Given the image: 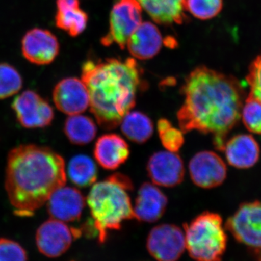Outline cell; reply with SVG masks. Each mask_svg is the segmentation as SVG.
<instances>
[{"instance_id":"19","label":"cell","mask_w":261,"mask_h":261,"mask_svg":"<svg viewBox=\"0 0 261 261\" xmlns=\"http://www.w3.org/2000/svg\"><path fill=\"white\" fill-rule=\"evenodd\" d=\"M163 38L159 29L150 22L141 23L128 39L126 47L134 58L148 60L161 50Z\"/></svg>"},{"instance_id":"6","label":"cell","mask_w":261,"mask_h":261,"mask_svg":"<svg viewBox=\"0 0 261 261\" xmlns=\"http://www.w3.org/2000/svg\"><path fill=\"white\" fill-rule=\"evenodd\" d=\"M226 228L243 244L256 261H261V202L242 204L227 220Z\"/></svg>"},{"instance_id":"28","label":"cell","mask_w":261,"mask_h":261,"mask_svg":"<svg viewBox=\"0 0 261 261\" xmlns=\"http://www.w3.org/2000/svg\"><path fill=\"white\" fill-rule=\"evenodd\" d=\"M222 8L223 0H185V9L201 20L214 18Z\"/></svg>"},{"instance_id":"29","label":"cell","mask_w":261,"mask_h":261,"mask_svg":"<svg viewBox=\"0 0 261 261\" xmlns=\"http://www.w3.org/2000/svg\"><path fill=\"white\" fill-rule=\"evenodd\" d=\"M27 260V252L20 244L8 239H0V261Z\"/></svg>"},{"instance_id":"13","label":"cell","mask_w":261,"mask_h":261,"mask_svg":"<svg viewBox=\"0 0 261 261\" xmlns=\"http://www.w3.org/2000/svg\"><path fill=\"white\" fill-rule=\"evenodd\" d=\"M147 171L157 186L173 187L183 181L185 169L181 158L176 152L159 151L149 158Z\"/></svg>"},{"instance_id":"8","label":"cell","mask_w":261,"mask_h":261,"mask_svg":"<svg viewBox=\"0 0 261 261\" xmlns=\"http://www.w3.org/2000/svg\"><path fill=\"white\" fill-rule=\"evenodd\" d=\"M147 249L158 261H177L186 249L183 230L173 224H161L151 230Z\"/></svg>"},{"instance_id":"26","label":"cell","mask_w":261,"mask_h":261,"mask_svg":"<svg viewBox=\"0 0 261 261\" xmlns=\"http://www.w3.org/2000/svg\"><path fill=\"white\" fill-rule=\"evenodd\" d=\"M159 138L164 148L171 152H176L185 143L184 132L175 128L168 120L161 118L158 122Z\"/></svg>"},{"instance_id":"15","label":"cell","mask_w":261,"mask_h":261,"mask_svg":"<svg viewBox=\"0 0 261 261\" xmlns=\"http://www.w3.org/2000/svg\"><path fill=\"white\" fill-rule=\"evenodd\" d=\"M48 213L51 219L73 222L80 219L85 207V199L74 187H60L47 200Z\"/></svg>"},{"instance_id":"7","label":"cell","mask_w":261,"mask_h":261,"mask_svg":"<svg viewBox=\"0 0 261 261\" xmlns=\"http://www.w3.org/2000/svg\"><path fill=\"white\" fill-rule=\"evenodd\" d=\"M142 7L137 0L117 2L111 10L109 31L101 39L102 45L108 47L116 44L124 49L130 36L142 23Z\"/></svg>"},{"instance_id":"21","label":"cell","mask_w":261,"mask_h":261,"mask_svg":"<svg viewBox=\"0 0 261 261\" xmlns=\"http://www.w3.org/2000/svg\"><path fill=\"white\" fill-rule=\"evenodd\" d=\"M156 23L181 24L186 18L185 0H137Z\"/></svg>"},{"instance_id":"30","label":"cell","mask_w":261,"mask_h":261,"mask_svg":"<svg viewBox=\"0 0 261 261\" xmlns=\"http://www.w3.org/2000/svg\"><path fill=\"white\" fill-rule=\"evenodd\" d=\"M246 80L250 85L249 94L261 100V55L250 63Z\"/></svg>"},{"instance_id":"16","label":"cell","mask_w":261,"mask_h":261,"mask_svg":"<svg viewBox=\"0 0 261 261\" xmlns=\"http://www.w3.org/2000/svg\"><path fill=\"white\" fill-rule=\"evenodd\" d=\"M167 205V197L157 185L145 182L137 193L133 206L134 218L141 222H156L164 214Z\"/></svg>"},{"instance_id":"22","label":"cell","mask_w":261,"mask_h":261,"mask_svg":"<svg viewBox=\"0 0 261 261\" xmlns=\"http://www.w3.org/2000/svg\"><path fill=\"white\" fill-rule=\"evenodd\" d=\"M120 125L123 135L135 143H145L153 135L154 125L152 120L140 111H130L127 113Z\"/></svg>"},{"instance_id":"27","label":"cell","mask_w":261,"mask_h":261,"mask_svg":"<svg viewBox=\"0 0 261 261\" xmlns=\"http://www.w3.org/2000/svg\"><path fill=\"white\" fill-rule=\"evenodd\" d=\"M241 118L252 133L261 135V100L248 94L242 108Z\"/></svg>"},{"instance_id":"14","label":"cell","mask_w":261,"mask_h":261,"mask_svg":"<svg viewBox=\"0 0 261 261\" xmlns=\"http://www.w3.org/2000/svg\"><path fill=\"white\" fill-rule=\"evenodd\" d=\"M57 108L65 114H82L89 108L88 90L83 81L69 77L58 82L53 90Z\"/></svg>"},{"instance_id":"12","label":"cell","mask_w":261,"mask_h":261,"mask_svg":"<svg viewBox=\"0 0 261 261\" xmlns=\"http://www.w3.org/2000/svg\"><path fill=\"white\" fill-rule=\"evenodd\" d=\"M24 58L33 64L49 65L60 53L58 38L47 29L34 28L25 33L21 41Z\"/></svg>"},{"instance_id":"18","label":"cell","mask_w":261,"mask_h":261,"mask_svg":"<svg viewBox=\"0 0 261 261\" xmlns=\"http://www.w3.org/2000/svg\"><path fill=\"white\" fill-rule=\"evenodd\" d=\"M228 164L245 169L252 167L260 157V147L250 135H238L226 141L223 149Z\"/></svg>"},{"instance_id":"4","label":"cell","mask_w":261,"mask_h":261,"mask_svg":"<svg viewBox=\"0 0 261 261\" xmlns=\"http://www.w3.org/2000/svg\"><path fill=\"white\" fill-rule=\"evenodd\" d=\"M132 190L130 179L121 173L92 185L87 202L101 243L106 242L108 231L120 229L124 221L133 219Z\"/></svg>"},{"instance_id":"9","label":"cell","mask_w":261,"mask_h":261,"mask_svg":"<svg viewBox=\"0 0 261 261\" xmlns=\"http://www.w3.org/2000/svg\"><path fill=\"white\" fill-rule=\"evenodd\" d=\"M82 231L68 227L63 221L51 219L38 228L36 243L39 251L49 257H58L69 249L75 238Z\"/></svg>"},{"instance_id":"3","label":"cell","mask_w":261,"mask_h":261,"mask_svg":"<svg viewBox=\"0 0 261 261\" xmlns=\"http://www.w3.org/2000/svg\"><path fill=\"white\" fill-rule=\"evenodd\" d=\"M82 80L89 95V108L99 126L111 130L119 126L135 107L144 86L142 70L135 58L89 60L82 68Z\"/></svg>"},{"instance_id":"20","label":"cell","mask_w":261,"mask_h":261,"mask_svg":"<svg viewBox=\"0 0 261 261\" xmlns=\"http://www.w3.org/2000/svg\"><path fill=\"white\" fill-rule=\"evenodd\" d=\"M79 0H57L56 25L75 37L84 32L88 23V15L80 9Z\"/></svg>"},{"instance_id":"17","label":"cell","mask_w":261,"mask_h":261,"mask_svg":"<svg viewBox=\"0 0 261 261\" xmlns=\"http://www.w3.org/2000/svg\"><path fill=\"white\" fill-rule=\"evenodd\" d=\"M129 154V146L121 136L116 134L101 136L94 145V158L106 170L120 167L128 160Z\"/></svg>"},{"instance_id":"5","label":"cell","mask_w":261,"mask_h":261,"mask_svg":"<svg viewBox=\"0 0 261 261\" xmlns=\"http://www.w3.org/2000/svg\"><path fill=\"white\" fill-rule=\"evenodd\" d=\"M189 255L196 261H222L227 236L222 218L215 213L199 215L184 226Z\"/></svg>"},{"instance_id":"2","label":"cell","mask_w":261,"mask_h":261,"mask_svg":"<svg viewBox=\"0 0 261 261\" xmlns=\"http://www.w3.org/2000/svg\"><path fill=\"white\" fill-rule=\"evenodd\" d=\"M66 179L63 158L48 147L19 146L8 155L5 187L18 215L30 216Z\"/></svg>"},{"instance_id":"25","label":"cell","mask_w":261,"mask_h":261,"mask_svg":"<svg viewBox=\"0 0 261 261\" xmlns=\"http://www.w3.org/2000/svg\"><path fill=\"white\" fill-rule=\"evenodd\" d=\"M22 86L23 80L18 70L8 63H0V99L18 93Z\"/></svg>"},{"instance_id":"1","label":"cell","mask_w":261,"mask_h":261,"mask_svg":"<svg viewBox=\"0 0 261 261\" xmlns=\"http://www.w3.org/2000/svg\"><path fill=\"white\" fill-rule=\"evenodd\" d=\"M181 92L180 129L211 135L216 148L223 151L228 134L241 119L246 99L243 86L233 75L199 66L187 77Z\"/></svg>"},{"instance_id":"23","label":"cell","mask_w":261,"mask_h":261,"mask_svg":"<svg viewBox=\"0 0 261 261\" xmlns=\"http://www.w3.org/2000/svg\"><path fill=\"white\" fill-rule=\"evenodd\" d=\"M65 133L68 140L77 145L90 143L97 135V126L92 118L83 115H73L67 118Z\"/></svg>"},{"instance_id":"10","label":"cell","mask_w":261,"mask_h":261,"mask_svg":"<svg viewBox=\"0 0 261 261\" xmlns=\"http://www.w3.org/2000/svg\"><path fill=\"white\" fill-rule=\"evenodd\" d=\"M17 118L25 128H43L49 126L54 118L50 105L37 92L27 90L15 98L12 105Z\"/></svg>"},{"instance_id":"24","label":"cell","mask_w":261,"mask_h":261,"mask_svg":"<svg viewBox=\"0 0 261 261\" xmlns=\"http://www.w3.org/2000/svg\"><path fill=\"white\" fill-rule=\"evenodd\" d=\"M70 180L80 187L91 186L97 178V168L93 160L85 154H78L73 158L68 167Z\"/></svg>"},{"instance_id":"11","label":"cell","mask_w":261,"mask_h":261,"mask_svg":"<svg viewBox=\"0 0 261 261\" xmlns=\"http://www.w3.org/2000/svg\"><path fill=\"white\" fill-rule=\"evenodd\" d=\"M189 173L196 186L211 189L222 185L227 176V168L216 152L201 151L190 160Z\"/></svg>"}]
</instances>
